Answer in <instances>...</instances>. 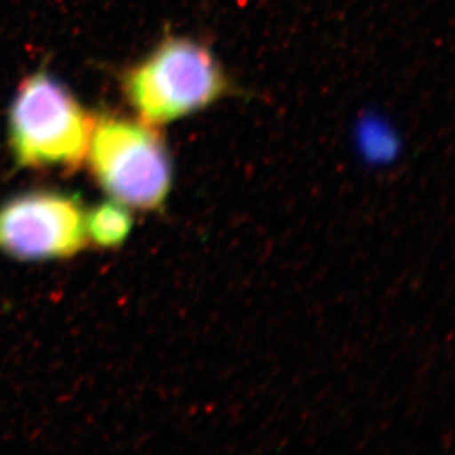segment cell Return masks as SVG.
Here are the masks:
<instances>
[{"instance_id":"1","label":"cell","mask_w":455,"mask_h":455,"mask_svg":"<svg viewBox=\"0 0 455 455\" xmlns=\"http://www.w3.org/2000/svg\"><path fill=\"white\" fill-rule=\"evenodd\" d=\"M123 91L139 120L159 129L205 111L235 86L210 46L174 35L125 71Z\"/></svg>"},{"instance_id":"2","label":"cell","mask_w":455,"mask_h":455,"mask_svg":"<svg viewBox=\"0 0 455 455\" xmlns=\"http://www.w3.org/2000/svg\"><path fill=\"white\" fill-rule=\"evenodd\" d=\"M96 180L116 203L159 210L172 192V155L158 129L139 118H93L87 148Z\"/></svg>"},{"instance_id":"3","label":"cell","mask_w":455,"mask_h":455,"mask_svg":"<svg viewBox=\"0 0 455 455\" xmlns=\"http://www.w3.org/2000/svg\"><path fill=\"white\" fill-rule=\"evenodd\" d=\"M8 123L20 165L76 167L86 158L93 118L51 74H31L20 84Z\"/></svg>"},{"instance_id":"4","label":"cell","mask_w":455,"mask_h":455,"mask_svg":"<svg viewBox=\"0 0 455 455\" xmlns=\"http://www.w3.org/2000/svg\"><path fill=\"white\" fill-rule=\"evenodd\" d=\"M86 237V214L68 195L36 192L0 206V251L18 259L71 257Z\"/></svg>"},{"instance_id":"5","label":"cell","mask_w":455,"mask_h":455,"mask_svg":"<svg viewBox=\"0 0 455 455\" xmlns=\"http://www.w3.org/2000/svg\"><path fill=\"white\" fill-rule=\"evenodd\" d=\"M133 228L129 206L111 201L92 208L86 215V233L91 241L102 248H116L124 243Z\"/></svg>"}]
</instances>
